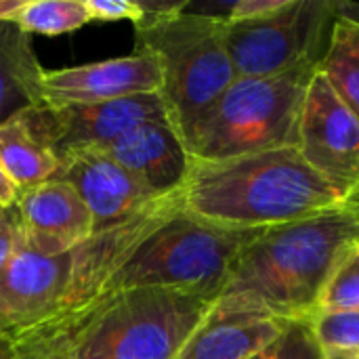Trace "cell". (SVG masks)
<instances>
[{
	"label": "cell",
	"mask_w": 359,
	"mask_h": 359,
	"mask_svg": "<svg viewBox=\"0 0 359 359\" xmlns=\"http://www.w3.org/2000/svg\"><path fill=\"white\" fill-rule=\"evenodd\" d=\"M219 297L133 288L13 334L23 359H177Z\"/></svg>",
	"instance_id": "6da1fadb"
},
{
	"label": "cell",
	"mask_w": 359,
	"mask_h": 359,
	"mask_svg": "<svg viewBox=\"0 0 359 359\" xmlns=\"http://www.w3.org/2000/svg\"><path fill=\"white\" fill-rule=\"evenodd\" d=\"M358 244L359 202L257 231L219 299L284 322H309L328 280Z\"/></svg>",
	"instance_id": "7a4b0ae2"
},
{
	"label": "cell",
	"mask_w": 359,
	"mask_h": 359,
	"mask_svg": "<svg viewBox=\"0 0 359 359\" xmlns=\"http://www.w3.org/2000/svg\"><path fill=\"white\" fill-rule=\"evenodd\" d=\"M355 202L359 191L320 175L297 147L194 162L183 187L189 212L242 231L297 223Z\"/></svg>",
	"instance_id": "3957f363"
},
{
	"label": "cell",
	"mask_w": 359,
	"mask_h": 359,
	"mask_svg": "<svg viewBox=\"0 0 359 359\" xmlns=\"http://www.w3.org/2000/svg\"><path fill=\"white\" fill-rule=\"evenodd\" d=\"M135 23L137 50L151 53L162 72L160 97L187 147L221 95L236 80L225 44V19L187 13V2L145 4Z\"/></svg>",
	"instance_id": "277c9868"
},
{
	"label": "cell",
	"mask_w": 359,
	"mask_h": 359,
	"mask_svg": "<svg viewBox=\"0 0 359 359\" xmlns=\"http://www.w3.org/2000/svg\"><path fill=\"white\" fill-rule=\"evenodd\" d=\"M255 236L257 231L210 223L181 204L130 250L84 307L133 288H170L219 297L233 263Z\"/></svg>",
	"instance_id": "5b68a950"
},
{
	"label": "cell",
	"mask_w": 359,
	"mask_h": 359,
	"mask_svg": "<svg viewBox=\"0 0 359 359\" xmlns=\"http://www.w3.org/2000/svg\"><path fill=\"white\" fill-rule=\"evenodd\" d=\"M316 69L318 65H305L265 78H236L196 128L189 141L194 162L297 147L301 111Z\"/></svg>",
	"instance_id": "8992f818"
},
{
	"label": "cell",
	"mask_w": 359,
	"mask_h": 359,
	"mask_svg": "<svg viewBox=\"0 0 359 359\" xmlns=\"http://www.w3.org/2000/svg\"><path fill=\"white\" fill-rule=\"evenodd\" d=\"M332 23V0H286L271 15L225 21V44L236 78H265L320 65Z\"/></svg>",
	"instance_id": "52a82bcc"
},
{
	"label": "cell",
	"mask_w": 359,
	"mask_h": 359,
	"mask_svg": "<svg viewBox=\"0 0 359 359\" xmlns=\"http://www.w3.org/2000/svg\"><path fill=\"white\" fill-rule=\"evenodd\" d=\"M19 118L32 137L46 147L57 162L78 151L105 149L143 122L170 120L160 93L105 103L38 105Z\"/></svg>",
	"instance_id": "ba28073f"
},
{
	"label": "cell",
	"mask_w": 359,
	"mask_h": 359,
	"mask_svg": "<svg viewBox=\"0 0 359 359\" xmlns=\"http://www.w3.org/2000/svg\"><path fill=\"white\" fill-rule=\"evenodd\" d=\"M297 149L320 175L359 191V118L334 93L320 65L305 95Z\"/></svg>",
	"instance_id": "9c48e42d"
},
{
	"label": "cell",
	"mask_w": 359,
	"mask_h": 359,
	"mask_svg": "<svg viewBox=\"0 0 359 359\" xmlns=\"http://www.w3.org/2000/svg\"><path fill=\"white\" fill-rule=\"evenodd\" d=\"M69 273L72 252L42 255L17 229L15 250L0 276V328L17 334L50 320L63 303Z\"/></svg>",
	"instance_id": "30bf717a"
},
{
	"label": "cell",
	"mask_w": 359,
	"mask_h": 359,
	"mask_svg": "<svg viewBox=\"0 0 359 359\" xmlns=\"http://www.w3.org/2000/svg\"><path fill=\"white\" fill-rule=\"evenodd\" d=\"M162 72L151 53L137 50L126 57L44 72V105L105 103L147 93H160Z\"/></svg>",
	"instance_id": "8fae6325"
},
{
	"label": "cell",
	"mask_w": 359,
	"mask_h": 359,
	"mask_svg": "<svg viewBox=\"0 0 359 359\" xmlns=\"http://www.w3.org/2000/svg\"><path fill=\"white\" fill-rule=\"evenodd\" d=\"M53 179L67 183L80 196L93 215L95 231L160 200L105 149H86L63 158Z\"/></svg>",
	"instance_id": "7c38bea8"
},
{
	"label": "cell",
	"mask_w": 359,
	"mask_h": 359,
	"mask_svg": "<svg viewBox=\"0 0 359 359\" xmlns=\"http://www.w3.org/2000/svg\"><path fill=\"white\" fill-rule=\"evenodd\" d=\"M21 238L42 255H65L95 233V221L80 196L61 181L21 191L11 208Z\"/></svg>",
	"instance_id": "4fadbf2b"
},
{
	"label": "cell",
	"mask_w": 359,
	"mask_h": 359,
	"mask_svg": "<svg viewBox=\"0 0 359 359\" xmlns=\"http://www.w3.org/2000/svg\"><path fill=\"white\" fill-rule=\"evenodd\" d=\"M105 151L156 198L181 194L194 168L189 147L170 120L143 122L124 133Z\"/></svg>",
	"instance_id": "5bb4252c"
},
{
	"label": "cell",
	"mask_w": 359,
	"mask_h": 359,
	"mask_svg": "<svg viewBox=\"0 0 359 359\" xmlns=\"http://www.w3.org/2000/svg\"><path fill=\"white\" fill-rule=\"evenodd\" d=\"M286 324L269 313L219 299L177 359H248L267 347Z\"/></svg>",
	"instance_id": "9a60e30c"
},
{
	"label": "cell",
	"mask_w": 359,
	"mask_h": 359,
	"mask_svg": "<svg viewBox=\"0 0 359 359\" xmlns=\"http://www.w3.org/2000/svg\"><path fill=\"white\" fill-rule=\"evenodd\" d=\"M42 78L32 36L13 19L0 21V124L44 105Z\"/></svg>",
	"instance_id": "2e32d148"
},
{
	"label": "cell",
	"mask_w": 359,
	"mask_h": 359,
	"mask_svg": "<svg viewBox=\"0 0 359 359\" xmlns=\"http://www.w3.org/2000/svg\"><path fill=\"white\" fill-rule=\"evenodd\" d=\"M57 168V158L32 137L19 116L0 124V172L17 194L50 181Z\"/></svg>",
	"instance_id": "e0dca14e"
},
{
	"label": "cell",
	"mask_w": 359,
	"mask_h": 359,
	"mask_svg": "<svg viewBox=\"0 0 359 359\" xmlns=\"http://www.w3.org/2000/svg\"><path fill=\"white\" fill-rule=\"evenodd\" d=\"M320 69L334 93L359 118V27L334 19Z\"/></svg>",
	"instance_id": "ac0fdd59"
},
{
	"label": "cell",
	"mask_w": 359,
	"mask_h": 359,
	"mask_svg": "<svg viewBox=\"0 0 359 359\" xmlns=\"http://www.w3.org/2000/svg\"><path fill=\"white\" fill-rule=\"evenodd\" d=\"M13 21L29 36H61L93 19L84 0H25Z\"/></svg>",
	"instance_id": "d6986e66"
},
{
	"label": "cell",
	"mask_w": 359,
	"mask_h": 359,
	"mask_svg": "<svg viewBox=\"0 0 359 359\" xmlns=\"http://www.w3.org/2000/svg\"><path fill=\"white\" fill-rule=\"evenodd\" d=\"M309 324L326 358L359 355V309L318 313Z\"/></svg>",
	"instance_id": "ffe728a7"
},
{
	"label": "cell",
	"mask_w": 359,
	"mask_h": 359,
	"mask_svg": "<svg viewBox=\"0 0 359 359\" xmlns=\"http://www.w3.org/2000/svg\"><path fill=\"white\" fill-rule=\"evenodd\" d=\"M349 309H359V244L341 261L318 305V313Z\"/></svg>",
	"instance_id": "44dd1931"
},
{
	"label": "cell",
	"mask_w": 359,
	"mask_h": 359,
	"mask_svg": "<svg viewBox=\"0 0 359 359\" xmlns=\"http://www.w3.org/2000/svg\"><path fill=\"white\" fill-rule=\"evenodd\" d=\"M248 359H326L309 322H288L286 328Z\"/></svg>",
	"instance_id": "7402d4cb"
},
{
	"label": "cell",
	"mask_w": 359,
	"mask_h": 359,
	"mask_svg": "<svg viewBox=\"0 0 359 359\" xmlns=\"http://www.w3.org/2000/svg\"><path fill=\"white\" fill-rule=\"evenodd\" d=\"M86 11L93 21H122L128 19L139 23L143 19V6L141 2L133 0H84Z\"/></svg>",
	"instance_id": "603a6c76"
},
{
	"label": "cell",
	"mask_w": 359,
	"mask_h": 359,
	"mask_svg": "<svg viewBox=\"0 0 359 359\" xmlns=\"http://www.w3.org/2000/svg\"><path fill=\"white\" fill-rule=\"evenodd\" d=\"M286 0H240L227 6L221 19L225 21H246V19H259L265 15L276 13Z\"/></svg>",
	"instance_id": "cb8c5ba5"
},
{
	"label": "cell",
	"mask_w": 359,
	"mask_h": 359,
	"mask_svg": "<svg viewBox=\"0 0 359 359\" xmlns=\"http://www.w3.org/2000/svg\"><path fill=\"white\" fill-rule=\"evenodd\" d=\"M15 242H17V227H15L13 215H8V219H4L0 223V276L4 273V269L11 261Z\"/></svg>",
	"instance_id": "d4e9b609"
},
{
	"label": "cell",
	"mask_w": 359,
	"mask_h": 359,
	"mask_svg": "<svg viewBox=\"0 0 359 359\" xmlns=\"http://www.w3.org/2000/svg\"><path fill=\"white\" fill-rule=\"evenodd\" d=\"M334 19L353 23L359 27V2L358 0H337L334 2Z\"/></svg>",
	"instance_id": "484cf974"
},
{
	"label": "cell",
	"mask_w": 359,
	"mask_h": 359,
	"mask_svg": "<svg viewBox=\"0 0 359 359\" xmlns=\"http://www.w3.org/2000/svg\"><path fill=\"white\" fill-rule=\"evenodd\" d=\"M0 359H23L11 332L0 328Z\"/></svg>",
	"instance_id": "4316f807"
},
{
	"label": "cell",
	"mask_w": 359,
	"mask_h": 359,
	"mask_svg": "<svg viewBox=\"0 0 359 359\" xmlns=\"http://www.w3.org/2000/svg\"><path fill=\"white\" fill-rule=\"evenodd\" d=\"M17 189L13 187V183L0 172V206L2 208H6V210H11L13 208V204H15V200H17Z\"/></svg>",
	"instance_id": "83f0119b"
},
{
	"label": "cell",
	"mask_w": 359,
	"mask_h": 359,
	"mask_svg": "<svg viewBox=\"0 0 359 359\" xmlns=\"http://www.w3.org/2000/svg\"><path fill=\"white\" fill-rule=\"evenodd\" d=\"M25 0H0V21L15 19L19 8L23 6Z\"/></svg>",
	"instance_id": "f1b7e54d"
},
{
	"label": "cell",
	"mask_w": 359,
	"mask_h": 359,
	"mask_svg": "<svg viewBox=\"0 0 359 359\" xmlns=\"http://www.w3.org/2000/svg\"><path fill=\"white\" fill-rule=\"evenodd\" d=\"M8 215H11V210H6V208H2V206H0V221L8 219Z\"/></svg>",
	"instance_id": "f546056e"
},
{
	"label": "cell",
	"mask_w": 359,
	"mask_h": 359,
	"mask_svg": "<svg viewBox=\"0 0 359 359\" xmlns=\"http://www.w3.org/2000/svg\"><path fill=\"white\" fill-rule=\"evenodd\" d=\"M334 359H359V355H351V358H334Z\"/></svg>",
	"instance_id": "4dcf8cb0"
},
{
	"label": "cell",
	"mask_w": 359,
	"mask_h": 359,
	"mask_svg": "<svg viewBox=\"0 0 359 359\" xmlns=\"http://www.w3.org/2000/svg\"><path fill=\"white\" fill-rule=\"evenodd\" d=\"M326 359H334V358H326Z\"/></svg>",
	"instance_id": "1f68e13d"
},
{
	"label": "cell",
	"mask_w": 359,
	"mask_h": 359,
	"mask_svg": "<svg viewBox=\"0 0 359 359\" xmlns=\"http://www.w3.org/2000/svg\"><path fill=\"white\" fill-rule=\"evenodd\" d=\"M0 223H2V221H0Z\"/></svg>",
	"instance_id": "d6a6232c"
}]
</instances>
